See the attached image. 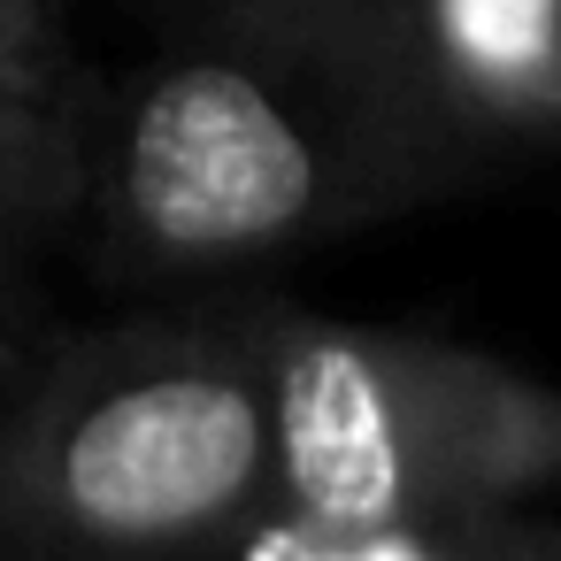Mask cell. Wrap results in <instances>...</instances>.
I'll return each instance as SVG.
<instances>
[{"instance_id":"cell-9","label":"cell","mask_w":561,"mask_h":561,"mask_svg":"<svg viewBox=\"0 0 561 561\" xmlns=\"http://www.w3.org/2000/svg\"><path fill=\"white\" fill-rule=\"evenodd\" d=\"M24 124H78V116H32V108H9V101H0V139L24 131Z\"/></svg>"},{"instance_id":"cell-1","label":"cell","mask_w":561,"mask_h":561,"mask_svg":"<svg viewBox=\"0 0 561 561\" xmlns=\"http://www.w3.org/2000/svg\"><path fill=\"white\" fill-rule=\"evenodd\" d=\"M78 208L139 277H239L454 178L331 70L193 39L78 101Z\"/></svg>"},{"instance_id":"cell-8","label":"cell","mask_w":561,"mask_h":561,"mask_svg":"<svg viewBox=\"0 0 561 561\" xmlns=\"http://www.w3.org/2000/svg\"><path fill=\"white\" fill-rule=\"evenodd\" d=\"M178 9H185L193 39L285 55V62H308V70H316V55L339 24V0H178Z\"/></svg>"},{"instance_id":"cell-6","label":"cell","mask_w":561,"mask_h":561,"mask_svg":"<svg viewBox=\"0 0 561 561\" xmlns=\"http://www.w3.org/2000/svg\"><path fill=\"white\" fill-rule=\"evenodd\" d=\"M78 124H24L0 139V316H9L24 247L78 208Z\"/></svg>"},{"instance_id":"cell-5","label":"cell","mask_w":561,"mask_h":561,"mask_svg":"<svg viewBox=\"0 0 561 561\" xmlns=\"http://www.w3.org/2000/svg\"><path fill=\"white\" fill-rule=\"evenodd\" d=\"M216 561H561V507H492L377 530H316L262 507Z\"/></svg>"},{"instance_id":"cell-7","label":"cell","mask_w":561,"mask_h":561,"mask_svg":"<svg viewBox=\"0 0 561 561\" xmlns=\"http://www.w3.org/2000/svg\"><path fill=\"white\" fill-rule=\"evenodd\" d=\"M0 101L32 116H78L85 70L70 55L55 0H0Z\"/></svg>"},{"instance_id":"cell-2","label":"cell","mask_w":561,"mask_h":561,"mask_svg":"<svg viewBox=\"0 0 561 561\" xmlns=\"http://www.w3.org/2000/svg\"><path fill=\"white\" fill-rule=\"evenodd\" d=\"M270 477L247 316L93 331L0 408V561H216Z\"/></svg>"},{"instance_id":"cell-3","label":"cell","mask_w":561,"mask_h":561,"mask_svg":"<svg viewBox=\"0 0 561 561\" xmlns=\"http://www.w3.org/2000/svg\"><path fill=\"white\" fill-rule=\"evenodd\" d=\"M270 385V507L316 530L561 500V385L431 331L239 308Z\"/></svg>"},{"instance_id":"cell-4","label":"cell","mask_w":561,"mask_h":561,"mask_svg":"<svg viewBox=\"0 0 561 561\" xmlns=\"http://www.w3.org/2000/svg\"><path fill=\"white\" fill-rule=\"evenodd\" d=\"M316 70L454 185L561 154V0H339Z\"/></svg>"}]
</instances>
